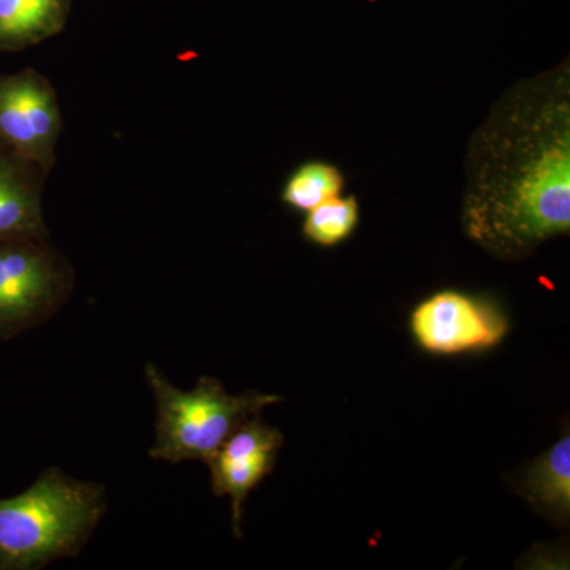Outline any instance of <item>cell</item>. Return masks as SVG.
I'll use <instances>...</instances> for the list:
<instances>
[{
    "instance_id": "obj_11",
    "label": "cell",
    "mask_w": 570,
    "mask_h": 570,
    "mask_svg": "<svg viewBox=\"0 0 570 570\" xmlns=\"http://www.w3.org/2000/svg\"><path fill=\"white\" fill-rule=\"evenodd\" d=\"M343 189V176L332 165L307 164L299 168L284 189V202L295 209L311 212Z\"/></svg>"
},
{
    "instance_id": "obj_9",
    "label": "cell",
    "mask_w": 570,
    "mask_h": 570,
    "mask_svg": "<svg viewBox=\"0 0 570 570\" xmlns=\"http://www.w3.org/2000/svg\"><path fill=\"white\" fill-rule=\"evenodd\" d=\"M277 453H258L246 459H214L208 464L214 493L230 497L232 524L236 538H242L243 508L250 493L273 471Z\"/></svg>"
},
{
    "instance_id": "obj_6",
    "label": "cell",
    "mask_w": 570,
    "mask_h": 570,
    "mask_svg": "<svg viewBox=\"0 0 570 570\" xmlns=\"http://www.w3.org/2000/svg\"><path fill=\"white\" fill-rule=\"evenodd\" d=\"M517 491L558 523L570 515V436L568 431L553 448L524 469Z\"/></svg>"
},
{
    "instance_id": "obj_1",
    "label": "cell",
    "mask_w": 570,
    "mask_h": 570,
    "mask_svg": "<svg viewBox=\"0 0 570 570\" xmlns=\"http://www.w3.org/2000/svg\"><path fill=\"white\" fill-rule=\"evenodd\" d=\"M568 75L510 92L475 135L463 227L504 261H519L570 228Z\"/></svg>"
},
{
    "instance_id": "obj_7",
    "label": "cell",
    "mask_w": 570,
    "mask_h": 570,
    "mask_svg": "<svg viewBox=\"0 0 570 570\" xmlns=\"http://www.w3.org/2000/svg\"><path fill=\"white\" fill-rule=\"evenodd\" d=\"M67 0H0V50L26 47L61 29Z\"/></svg>"
},
{
    "instance_id": "obj_5",
    "label": "cell",
    "mask_w": 570,
    "mask_h": 570,
    "mask_svg": "<svg viewBox=\"0 0 570 570\" xmlns=\"http://www.w3.org/2000/svg\"><path fill=\"white\" fill-rule=\"evenodd\" d=\"M59 275L51 258L29 239L0 242V336L41 324L58 303Z\"/></svg>"
},
{
    "instance_id": "obj_10",
    "label": "cell",
    "mask_w": 570,
    "mask_h": 570,
    "mask_svg": "<svg viewBox=\"0 0 570 570\" xmlns=\"http://www.w3.org/2000/svg\"><path fill=\"white\" fill-rule=\"evenodd\" d=\"M358 224V204L355 198H330L307 212L306 238L321 246H335L348 238Z\"/></svg>"
},
{
    "instance_id": "obj_8",
    "label": "cell",
    "mask_w": 570,
    "mask_h": 570,
    "mask_svg": "<svg viewBox=\"0 0 570 570\" xmlns=\"http://www.w3.org/2000/svg\"><path fill=\"white\" fill-rule=\"evenodd\" d=\"M43 230L39 198L9 164L0 163V242L31 239Z\"/></svg>"
},
{
    "instance_id": "obj_3",
    "label": "cell",
    "mask_w": 570,
    "mask_h": 570,
    "mask_svg": "<svg viewBox=\"0 0 570 570\" xmlns=\"http://www.w3.org/2000/svg\"><path fill=\"white\" fill-rule=\"evenodd\" d=\"M145 374L157 411L156 441L149 455L171 464L198 460L208 466L235 430L283 401L261 392L228 395L213 377H202L193 390L184 392L154 365L146 366Z\"/></svg>"
},
{
    "instance_id": "obj_2",
    "label": "cell",
    "mask_w": 570,
    "mask_h": 570,
    "mask_svg": "<svg viewBox=\"0 0 570 570\" xmlns=\"http://www.w3.org/2000/svg\"><path fill=\"white\" fill-rule=\"evenodd\" d=\"M105 510L102 487L48 469L18 497L0 499V569L41 568L77 553Z\"/></svg>"
},
{
    "instance_id": "obj_12",
    "label": "cell",
    "mask_w": 570,
    "mask_h": 570,
    "mask_svg": "<svg viewBox=\"0 0 570 570\" xmlns=\"http://www.w3.org/2000/svg\"><path fill=\"white\" fill-rule=\"evenodd\" d=\"M284 436L276 428L265 425L258 417L247 420L224 442L217 459L236 460L258 453H277L283 448ZM214 456V459H216Z\"/></svg>"
},
{
    "instance_id": "obj_4",
    "label": "cell",
    "mask_w": 570,
    "mask_h": 570,
    "mask_svg": "<svg viewBox=\"0 0 570 570\" xmlns=\"http://www.w3.org/2000/svg\"><path fill=\"white\" fill-rule=\"evenodd\" d=\"M411 332L426 352L455 355L498 346L508 335L509 324L490 303L445 291L415 307Z\"/></svg>"
}]
</instances>
